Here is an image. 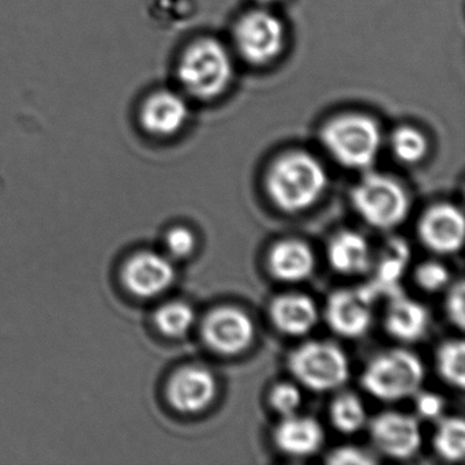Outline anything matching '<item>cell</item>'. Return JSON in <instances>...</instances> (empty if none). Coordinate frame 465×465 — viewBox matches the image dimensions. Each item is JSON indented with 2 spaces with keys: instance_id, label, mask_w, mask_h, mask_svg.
<instances>
[{
  "instance_id": "11",
  "label": "cell",
  "mask_w": 465,
  "mask_h": 465,
  "mask_svg": "<svg viewBox=\"0 0 465 465\" xmlns=\"http://www.w3.org/2000/svg\"><path fill=\"white\" fill-rule=\"evenodd\" d=\"M121 277L124 288L135 298L152 299L163 295L173 284L176 272L165 255L140 252L124 262Z\"/></svg>"
},
{
  "instance_id": "24",
  "label": "cell",
  "mask_w": 465,
  "mask_h": 465,
  "mask_svg": "<svg viewBox=\"0 0 465 465\" xmlns=\"http://www.w3.org/2000/svg\"><path fill=\"white\" fill-rule=\"evenodd\" d=\"M435 367L440 380L453 388L465 386V344L462 340H448L438 347Z\"/></svg>"
},
{
  "instance_id": "20",
  "label": "cell",
  "mask_w": 465,
  "mask_h": 465,
  "mask_svg": "<svg viewBox=\"0 0 465 465\" xmlns=\"http://www.w3.org/2000/svg\"><path fill=\"white\" fill-rule=\"evenodd\" d=\"M329 265L344 276L366 273L372 265L371 249L361 233L340 231L331 236L326 249Z\"/></svg>"
},
{
  "instance_id": "14",
  "label": "cell",
  "mask_w": 465,
  "mask_h": 465,
  "mask_svg": "<svg viewBox=\"0 0 465 465\" xmlns=\"http://www.w3.org/2000/svg\"><path fill=\"white\" fill-rule=\"evenodd\" d=\"M189 118V107L181 94L159 91L141 108V124L149 134L171 137L181 132Z\"/></svg>"
},
{
  "instance_id": "15",
  "label": "cell",
  "mask_w": 465,
  "mask_h": 465,
  "mask_svg": "<svg viewBox=\"0 0 465 465\" xmlns=\"http://www.w3.org/2000/svg\"><path fill=\"white\" fill-rule=\"evenodd\" d=\"M269 318L280 333L302 337L317 326L320 312L310 296L303 293H282L271 302Z\"/></svg>"
},
{
  "instance_id": "10",
  "label": "cell",
  "mask_w": 465,
  "mask_h": 465,
  "mask_svg": "<svg viewBox=\"0 0 465 465\" xmlns=\"http://www.w3.org/2000/svg\"><path fill=\"white\" fill-rule=\"evenodd\" d=\"M419 241L429 252L451 255L464 243V214L451 203H437L424 211L416 227Z\"/></svg>"
},
{
  "instance_id": "29",
  "label": "cell",
  "mask_w": 465,
  "mask_h": 465,
  "mask_svg": "<svg viewBox=\"0 0 465 465\" xmlns=\"http://www.w3.org/2000/svg\"><path fill=\"white\" fill-rule=\"evenodd\" d=\"M445 312L451 325L462 331L465 326V287L462 280L449 288L445 299Z\"/></svg>"
},
{
  "instance_id": "2",
  "label": "cell",
  "mask_w": 465,
  "mask_h": 465,
  "mask_svg": "<svg viewBox=\"0 0 465 465\" xmlns=\"http://www.w3.org/2000/svg\"><path fill=\"white\" fill-rule=\"evenodd\" d=\"M426 377L423 361L407 350H391L370 359L361 375V388L383 402L402 401L420 391Z\"/></svg>"
},
{
  "instance_id": "1",
  "label": "cell",
  "mask_w": 465,
  "mask_h": 465,
  "mask_svg": "<svg viewBox=\"0 0 465 465\" xmlns=\"http://www.w3.org/2000/svg\"><path fill=\"white\" fill-rule=\"evenodd\" d=\"M328 186L325 168L307 152L293 151L272 163L265 176L269 200L284 213H301L320 201Z\"/></svg>"
},
{
  "instance_id": "19",
  "label": "cell",
  "mask_w": 465,
  "mask_h": 465,
  "mask_svg": "<svg viewBox=\"0 0 465 465\" xmlns=\"http://www.w3.org/2000/svg\"><path fill=\"white\" fill-rule=\"evenodd\" d=\"M429 325V312L423 304L400 292L389 298L383 326L391 339L401 342L419 341Z\"/></svg>"
},
{
  "instance_id": "9",
  "label": "cell",
  "mask_w": 465,
  "mask_h": 465,
  "mask_svg": "<svg viewBox=\"0 0 465 465\" xmlns=\"http://www.w3.org/2000/svg\"><path fill=\"white\" fill-rule=\"evenodd\" d=\"M370 438L375 448L394 460H408L421 446V430L418 419L408 413L388 411L375 416L369 424Z\"/></svg>"
},
{
  "instance_id": "23",
  "label": "cell",
  "mask_w": 465,
  "mask_h": 465,
  "mask_svg": "<svg viewBox=\"0 0 465 465\" xmlns=\"http://www.w3.org/2000/svg\"><path fill=\"white\" fill-rule=\"evenodd\" d=\"M153 322L163 336L181 339L186 336L194 325L195 312L186 302H168L154 312Z\"/></svg>"
},
{
  "instance_id": "7",
  "label": "cell",
  "mask_w": 465,
  "mask_h": 465,
  "mask_svg": "<svg viewBox=\"0 0 465 465\" xmlns=\"http://www.w3.org/2000/svg\"><path fill=\"white\" fill-rule=\"evenodd\" d=\"M233 39L242 58L261 66L271 64L282 53L285 29L282 21L272 13L252 10L236 24Z\"/></svg>"
},
{
  "instance_id": "17",
  "label": "cell",
  "mask_w": 465,
  "mask_h": 465,
  "mask_svg": "<svg viewBox=\"0 0 465 465\" xmlns=\"http://www.w3.org/2000/svg\"><path fill=\"white\" fill-rule=\"evenodd\" d=\"M325 440V432L317 419L310 416H284L273 431V442L291 457H307L317 453Z\"/></svg>"
},
{
  "instance_id": "26",
  "label": "cell",
  "mask_w": 465,
  "mask_h": 465,
  "mask_svg": "<svg viewBox=\"0 0 465 465\" xmlns=\"http://www.w3.org/2000/svg\"><path fill=\"white\" fill-rule=\"evenodd\" d=\"M416 285L427 293L440 292L448 287L450 274L448 268L437 261L420 263L413 273Z\"/></svg>"
},
{
  "instance_id": "6",
  "label": "cell",
  "mask_w": 465,
  "mask_h": 465,
  "mask_svg": "<svg viewBox=\"0 0 465 465\" xmlns=\"http://www.w3.org/2000/svg\"><path fill=\"white\" fill-rule=\"evenodd\" d=\"M288 370L309 391H336L350 378L347 353L331 341L303 342L288 356Z\"/></svg>"
},
{
  "instance_id": "5",
  "label": "cell",
  "mask_w": 465,
  "mask_h": 465,
  "mask_svg": "<svg viewBox=\"0 0 465 465\" xmlns=\"http://www.w3.org/2000/svg\"><path fill=\"white\" fill-rule=\"evenodd\" d=\"M351 203L364 223L380 231L399 227L411 209L404 187L382 173H367L351 192Z\"/></svg>"
},
{
  "instance_id": "22",
  "label": "cell",
  "mask_w": 465,
  "mask_h": 465,
  "mask_svg": "<svg viewBox=\"0 0 465 465\" xmlns=\"http://www.w3.org/2000/svg\"><path fill=\"white\" fill-rule=\"evenodd\" d=\"M432 446L440 459L449 462L461 461L465 454V421L457 416L440 418Z\"/></svg>"
},
{
  "instance_id": "25",
  "label": "cell",
  "mask_w": 465,
  "mask_h": 465,
  "mask_svg": "<svg viewBox=\"0 0 465 465\" xmlns=\"http://www.w3.org/2000/svg\"><path fill=\"white\" fill-rule=\"evenodd\" d=\"M391 145L394 156L404 164L421 162L429 152V141L423 133L411 126H401L394 130Z\"/></svg>"
},
{
  "instance_id": "28",
  "label": "cell",
  "mask_w": 465,
  "mask_h": 465,
  "mask_svg": "<svg viewBox=\"0 0 465 465\" xmlns=\"http://www.w3.org/2000/svg\"><path fill=\"white\" fill-rule=\"evenodd\" d=\"M165 249L168 254L179 260L190 257L197 247V238L190 228L178 227L171 228L164 239Z\"/></svg>"
},
{
  "instance_id": "12",
  "label": "cell",
  "mask_w": 465,
  "mask_h": 465,
  "mask_svg": "<svg viewBox=\"0 0 465 465\" xmlns=\"http://www.w3.org/2000/svg\"><path fill=\"white\" fill-rule=\"evenodd\" d=\"M217 381L205 367L184 366L176 370L165 386L168 404L179 413H200L213 404Z\"/></svg>"
},
{
  "instance_id": "3",
  "label": "cell",
  "mask_w": 465,
  "mask_h": 465,
  "mask_svg": "<svg viewBox=\"0 0 465 465\" xmlns=\"http://www.w3.org/2000/svg\"><path fill=\"white\" fill-rule=\"evenodd\" d=\"M326 151L342 167L366 170L380 153L382 135L374 119L363 114H345L329 121L321 133Z\"/></svg>"
},
{
  "instance_id": "32",
  "label": "cell",
  "mask_w": 465,
  "mask_h": 465,
  "mask_svg": "<svg viewBox=\"0 0 465 465\" xmlns=\"http://www.w3.org/2000/svg\"><path fill=\"white\" fill-rule=\"evenodd\" d=\"M257 2L261 5H273L277 4V2H280V0H257Z\"/></svg>"
},
{
  "instance_id": "4",
  "label": "cell",
  "mask_w": 465,
  "mask_h": 465,
  "mask_svg": "<svg viewBox=\"0 0 465 465\" xmlns=\"http://www.w3.org/2000/svg\"><path fill=\"white\" fill-rule=\"evenodd\" d=\"M178 77L187 94L195 99L212 100L230 86L233 78L232 59L217 40H198L182 55Z\"/></svg>"
},
{
  "instance_id": "30",
  "label": "cell",
  "mask_w": 465,
  "mask_h": 465,
  "mask_svg": "<svg viewBox=\"0 0 465 465\" xmlns=\"http://www.w3.org/2000/svg\"><path fill=\"white\" fill-rule=\"evenodd\" d=\"M325 461L331 465H371L375 464L377 460L361 449L342 446L331 450Z\"/></svg>"
},
{
  "instance_id": "27",
  "label": "cell",
  "mask_w": 465,
  "mask_h": 465,
  "mask_svg": "<svg viewBox=\"0 0 465 465\" xmlns=\"http://www.w3.org/2000/svg\"><path fill=\"white\" fill-rule=\"evenodd\" d=\"M269 404L274 412L284 416L298 412L302 405V393L298 386L290 382L277 383L269 393Z\"/></svg>"
},
{
  "instance_id": "8",
  "label": "cell",
  "mask_w": 465,
  "mask_h": 465,
  "mask_svg": "<svg viewBox=\"0 0 465 465\" xmlns=\"http://www.w3.org/2000/svg\"><path fill=\"white\" fill-rule=\"evenodd\" d=\"M201 339L212 352L236 356L254 341L255 326L249 314L233 306L211 310L200 326Z\"/></svg>"
},
{
  "instance_id": "21",
  "label": "cell",
  "mask_w": 465,
  "mask_h": 465,
  "mask_svg": "<svg viewBox=\"0 0 465 465\" xmlns=\"http://www.w3.org/2000/svg\"><path fill=\"white\" fill-rule=\"evenodd\" d=\"M331 426L341 434H355L367 423V411L361 397L351 391L339 394L329 408Z\"/></svg>"
},
{
  "instance_id": "31",
  "label": "cell",
  "mask_w": 465,
  "mask_h": 465,
  "mask_svg": "<svg viewBox=\"0 0 465 465\" xmlns=\"http://www.w3.org/2000/svg\"><path fill=\"white\" fill-rule=\"evenodd\" d=\"M415 410L421 419L426 420H437L445 411V400L437 393L420 391L415 394Z\"/></svg>"
},
{
  "instance_id": "13",
  "label": "cell",
  "mask_w": 465,
  "mask_h": 465,
  "mask_svg": "<svg viewBox=\"0 0 465 465\" xmlns=\"http://www.w3.org/2000/svg\"><path fill=\"white\" fill-rule=\"evenodd\" d=\"M371 302L361 290H336L329 295L323 310L326 325L344 339H359L371 328Z\"/></svg>"
},
{
  "instance_id": "16",
  "label": "cell",
  "mask_w": 465,
  "mask_h": 465,
  "mask_svg": "<svg viewBox=\"0 0 465 465\" xmlns=\"http://www.w3.org/2000/svg\"><path fill=\"white\" fill-rule=\"evenodd\" d=\"M411 250L404 239L393 238L386 242L375 268L374 277L369 284L361 287V292L374 303L381 295L399 293V282L407 271Z\"/></svg>"
},
{
  "instance_id": "18",
  "label": "cell",
  "mask_w": 465,
  "mask_h": 465,
  "mask_svg": "<svg viewBox=\"0 0 465 465\" xmlns=\"http://www.w3.org/2000/svg\"><path fill=\"white\" fill-rule=\"evenodd\" d=\"M314 269V252L306 242L299 239L277 242L268 252V271L277 282H304Z\"/></svg>"
}]
</instances>
